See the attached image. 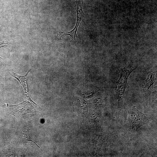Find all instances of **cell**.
Wrapping results in <instances>:
<instances>
[{"mask_svg": "<svg viewBox=\"0 0 157 157\" xmlns=\"http://www.w3.org/2000/svg\"><path fill=\"white\" fill-rule=\"evenodd\" d=\"M128 116L126 124L132 131H135L146 124L148 120L147 115L137 110L133 106L128 110Z\"/></svg>", "mask_w": 157, "mask_h": 157, "instance_id": "6da1fadb", "label": "cell"}, {"mask_svg": "<svg viewBox=\"0 0 157 157\" xmlns=\"http://www.w3.org/2000/svg\"><path fill=\"white\" fill-rule=\"evenodd\" d=\"M135 69L132 66H129L124 68H119L120 74L119 78L117 82V94L118 108L120 110L122 108L128 78L130 74Z\"/></svg>", "mask_w": 157, "mask_h": 157, "instance_id": "7a4b0ae2", "label": "cell"}, {"mask_svg": "<svg viewBox=\"0 0 157 157\" xmlns=\"http://www.w3.org/2000/svg\"><path fill=\"white\" fill-rule=\"evenodd\" d=\"M5 106L6 110L17 118L20 117L26 113H33L36 111L31 103L27 101L14 105L6 104Z\"/></svg>", "mask_w": 157, "mask_h": 157, "instance_id": "3957f363", "label": "cell"}, {"mask_svg": "<svg viewBox=\"0 0 157 157\" xmlns=\"http://www.w3.org/2000/svg\"><path fill=\"white\" fill-rule=\"evenodd\" d=\"M83 3L82 0H78L76 4L77 20L76 25L74 29L69 32L64 33L63 32H58V35H60L61 39L63 35H69L75 40L77 37V32L79 24L85 15L83 9Z\"/></svg>", "mask_w": 157, "mask_h": 157, "instance_id": "277c9868", "label": "cell"}, {"mask_svg": "<svg viewBox=\"0 0 157 157\" xmlns=\"http://www.w3.org/2000/svg\"><path fill=\"white\" fill-rule=\"evenodd\" d=\"M31 70V69H30L28 70L26 74L23 76L18 75L11 71H9V74L11 75L18 81L20 84L22 86L24 92H25L27 99L31 102H33V101L30 97L28 92H27L26 84V76Z\"/></svg>", "mask_w": 157, "mask_h": 157, "instance_id": "5b68a950", "label": "cell"}, {"mask_svg": "<svg viewBox=\"0 0 157 157\" xmlns=\"http://www.w3.org/2000/svg\"><path fill=\"white\" fill-rule=\"evenodd\" d=\"M155 79L154 74L151 73L148 75L147 78L144 81L142 85V88L148 91H151L153 88V84Z\"/></svg>", "mask_w": 157, "mask_h": 157, "instance_id": "8992f818", "label": "cell"}, {"mask_svg": "<svg viewBox=\"0 0 157 157\" xmlns=\"http://www.w3.org/2000/svg\"><path fill=\"white\" fill-rule=\"evenodd\" d=\"M23 139L24 142H26L28 141H31L34 142L37 146V147L39 148L40 149H41L39 146L35 142L29 138L28 134V133L27 131H24L23 132Z\"/></svg>", "mask_w": 157, "mask_h": 157, "instance_id": "52a82bcc", "label": "cell"}, {"mask_svg": "<svg viewBox=\"0 0 157 157\" xmlns=\"http://www.w3.org/2000/svg\"><path fill=\"white\" fill-rule=\"evenodd\" d=\"M8 43H6L4 41H3L0 42V48L1 47L8 46ZM0 58L1 59L0 57Z\"/></svg>", "mask_w": 157, "mask_h": 157, "instance_id": "ba28073f", "label": "cell"}]
</instances>
